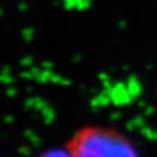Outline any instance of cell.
Wrapping results in <instances>:
<instances>
[{
    "label": "cell",
    "mask_w": 157,
    "mask_h": 157,
    "mask_svg": "<svg viewBox=\"0 0 157 157\" xmlns=\"http://www.w3.org/2000/svg\"><path fill=\"white\" fill-rule=\"evenodd\" d=\"M72 157H140L134 142L111 128L87 126L67 144Z\"/></svg>",
    "instance_id": "1"
},
{
    "label": "cell",
    "mask_w": 157,
    "mask_h": 157,
    "mask_svg": "<svg viewBox=\"0 0 157 157\" xmlns=\"http://www.w3.org/2000/svg\"><path fill=\"white\" fill-rule=\"evenodd\" d=\"M40 157H72V155L66 150V151H50Z\"/></svg>",
    "instance_id": "2"
}]
</instances>
